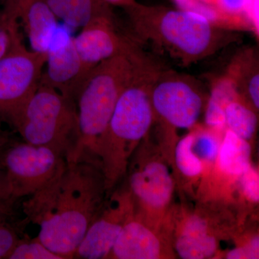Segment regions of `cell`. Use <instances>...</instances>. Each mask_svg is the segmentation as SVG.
Masks as SVG:
<instances>
[{
    "instance_id": "6da1fadb",
    "label": "cell",
    "mask_w": 259,
    "mask_h": 259,
    "mask_svg": "<svg viewBox=\"0 0 259 259\" xmlns=\"http://www.w3.org/2000/svg\"><path fill=\"white\" fill-rule=\"evenodd\" d=\"M107 196L98 160L65 161L52 180L23 202V212L40 228L37 238L63 259L74 258Z\"/></svg>"
},
{
    "instance_id": "7a4b0ae2",
    "label": "cell",
    "mask_w": 259,
    "mask_h": 259,
    "mask_svg": "<svg viewBox=\"0 0 259 259\" xmlns=\"http://www.w3.org/2000/svg\"><path fill=\"white\" fill-rule=\"evenodd\" d=\"M125 9L131 39L141 48H152L185 67L239 40L237 31L221 28L187 10L144 6L136 2Z\"/></svg>"
},
{
    "instance_id": "3957f363",
    "label": "cell",
    "mask_w": 259,
    "mask_h": 259,
    "mask_svg": "<svg viewBox=\"0 0 259 259\" xmlns=\"http://www.w3.org/2000/svg\"><path fill=\"white\" fill-rule=\"evenodd\" d=\"M163 66L150 56L117 100L98 153L107 194L126 175L130 158L154 122L151 90Z\"/></svg>"
},
{
    "instance_id": "277c9868",
    "label": "cell",
    "mask_w": 259,
    "mask_h": 259,
    "mask_svg": "<svg viewBox=\"0 0 259 259\" xmlns=\"http://www.w3.org/2000/svg\"><path fill=\"white\" fill-rule=\"evenodd\" d=\"M149 57L144 49L140 48L134 52L102 61L90 71L75 98L79 140L70 161L83 158L99 161L100 144L117 100Z\"/></svg>"
},
{
    "instance_id": "5b68a950",
    "label": "cell",
    "mask_w": 259,
    "mask_h": 259,
    "mask_svg": "<svg viewBox=\"0 0 259 259\" xmlns=\"http://www.w3.org/2000/svg\"><path fill=\"white\" fill-rule=\"evenodd\" d=\"M13 126L25 142L54 148L72 159L79 140L74 99L40 83Z\"/></svg>"
},
{
    "instance_id": "8992f818",
    "label": "cell",
    "mask_w": 259,
    "mask_h": 259,
    "mask_svg": "<svg viewBox=\"0 0 259 259\" xmlns=\"http://www.w3.org/2000/svg\"><path fill=\"white\" fill-rule=\"evenodd\" d=\"M209 95L194 76L163 66L151 90L155 120L171 128H192L206 108Z\"/></svg>"
},
{
    "instance_id": "52a82bcc",
    "label": "cell",
    "mask_w": 259,
    "mask_h": 259,
    "mask_svg": "<svg viewBox=\"0 0 259 259\" xmlns=\"http://www.w3.org/2000/svg\"><path fill=\"white\" fill-rule=\"evenodd\" d=\"M66 158L54 148L23 142L8 144L0 153L12 201L30 197L49 183Z\"/></svg>"
},
{
    "instance_id": "ba28073f",
    "label": "cell",
    "mask_w": 259,
    "mask_h": 259,
    "mask_svg": "<svg viewBox=\"0 0 259 259\" xmlns=\"http://www.w3.org/2000/svg\"><path fill=\"white\" fill-rule=\"evenodd\" d=\"M47 56L20 40L0 59V118L14 123L40 84Z\"/></svg>"
},
{
    "instance_id": "9c48e42d",
    "label": "cell",
    "mask_w": 259,
    "mask_h": 259,
    "mask_svg": "<svg viewBox=\"0 0 259 259\" xmlns=\"http://www.w3.org/2000/svg\"><path fill=\"white\" fill-rule=\"evenodd\" d=\"M135 151L127 168L133 202L139 204L144 214H151L155 220L161 219L175 191L171 170L158 153L147 156L141 143Z\"/></svg>"
},
{
    "instance_id": "30bf717a",
    "label": "cell",
    "mask_w": 259,
    "mask_h": 259,
    "mask_svg": "<svg viewBox=\"0 0 259 259\" xmlns=\"http://www.w3.org/2000/svg\"><path fill=\"white\" fill-rule=\"evenodd\" d=\"M110 199L89 228L74 258H108L122 228L135 212L129 190L115 192Z\"/></svg>"
},
{
    "instance_id": "8fae6325",
    "label": "cell",
    "mask_w": 259,
    "mask_h": 259,
    "mask_svg": "<svg viewBox=\"0 0 259 259\" xmlns=\"http://www.w3.org/2000/svg\"><path fill=\"white\" fill-rule=\"evenodd\" d=\"M73 41L88 73L102 61L141 48L128 35L121 33L115 20L111 19H100L88 24L73 37Z\"/></svg>"
},
{
    "instance_id": "7c38bea8",
    "label": "cell",
    "mask_w": 259,
    "mask_h": 259,
    "mask_svg": "<svg viewBox=\"0 0 259 259\" xmlns=\"http://www.w3.org/2000/svg\"><path fill=\"white\" fill-rule=\"evenodd\" d=\"M45 66L40 83L56 89L71 98H76L88 73L73 41L68 37L64 41L54 42L48 51Z\"/></svg>"
},
{
    "instance_id": "4fadbf2b",
    "label": "cell",
    "mask_w": 259,
    "mask_h": 259,
    "mask_svg": "<svg viewBox=\"0 0 259 259\" xmlns=\"http://www.w3.org/2000/svg\"><path fill=\"white\" fill-rule=\"evenodd\" d=\"M164 243L155 228L133 214L122 228L107 258H165Z\"/></svg>"
},
{
    "instance_id": "5bb4252c",
    "label": "cell",
    "mask_w": 259,
    "mask_h": 259,
    "mask_svg": "<svg viewBox=\"0 0 259 259\" xmlns=\"http://www.w3.org/2000/svg\"><path fill=\"white\" fill-rule=\"evenodd\" d=\"M13 9L23 23L32 51L47 54L55 42L58 19L45 0H19Z\"/></svg>"
},
{
    "instance_id": "9a60e30c",
    "label": "cell",
    "mask_w": 259,
    "mask_h": 259,
    "mask_svg": "<svg viewBox=\"0 0 259 259\" xmlns=\"http://www.w3.org/2000/svg\"><path fill=\"white\" fill-rule=\"evenodd\" d=\"M225 76L234 85L238 95L255 111L259 108L258 51L246 48L233 56Z\"/></svg>"
},
{
    "instance_id": "2e32d148",
    "label": "cell",
    "mask_w": 259,
    "mask_h": 259,
    "mask_svg": "<svg viewBox=\"0 0 259 259\" xmlns=\"http://www.w3.org/2000/svg\"><path fill=\"white\" fill-rule=\"evenodd\" d=\"M56 18L72 28H83L100 19H114L104 0H45Z\"/></svg>"
},
{
    "instance_id": "e0dca14e",
    "label": "cell",
    "mask_w": 259,
    "mask_h": 259,
    "mask_svg": "<svg viewBox=\"0 0 259 259\" xmlns=\"http://www.w3.org/2000/svg\"><path fill=\"white\" fill-rule=\"evenodd\" d=\"M250 157L251 148L248 141L227 130L218 155L221 171L239 177L251 166Z\"/></svg>"
},
{
    "instance_id": "ac0fdd59",
    "label": "cell",
    "mask_w": 259,
    "mask_h": 259,
    "mask_svg": "<svg viewBox=\"0 0 259 259\" xmlns=\"http://www.w3.org/2000/svg\"><path fill=\"white\" fill-rule=\"evenodd\" d=\"M256 112L241 97H238L230 102L225 108L226 126L241 139L250 141L258 125Z\"/></svg>"
},
{
    "instance_id": "d6986e66",
    "label": "cell",
    "mask_w": 259,
    "mask_h": 259,
    "mask_svg": "<svg viewBox=\"0 0 259 259\" xmlns=\"http://www.w3.org/2000/svg\"><path fill=\"white\" fill-rule=\"evenodd\" d=\"M193 132L179 141L175 147V160L177 170L182 176L193 179L200 176L203 171V163L192 150Z\"/></svg>"
},
{
    "instance_id": "ffe728a7",
    "label": "cell",
    "mask_w": 259,
    "mask_h": 259,
    "mask_svg": "<svg viewBox=\"0 0 259 259\" xmlns=\"http://www.w3.org/2000/svg\"><path fill=\"white\" fill-rule=\"evenodd\" d=\"M8 259H63L60 255L51 251L37 238L31 241L19 240Z\"/></svg>"
},
{
    "instance_id": "44dd1931",
    "label": "cell",
    "mask_w": 259,
    "mask_h": 259,
    "mask_svg": "<svg viewBox=\"0 0 259 259\" xmlns=\"http://www.w3.org/2000/svg\"><path fill=\"white\" fill-rule=\"evenodd\" d=\"M20 40L17 18L13 10L0 13V59Z\"/></svg>"
},
{
    "instance_id": "7402d4cb",
    "label": "cell",
    "mask_w": 259,
    "mask_h": 259,
    "mask_svg": "<svg viewBox=\"0 0 259 259\" xmlns=\"http://www.w3.org/2000/svg\"><path fill=\"white\" fill-rule=\"evenodd\" d=\"M194 139L192 150L194 154L201 160L212 163L218 158L219 141L209 131L193 132Z\"/></svg>"
},
{
    "instance_id": "603a6c76",
    "label": "cell",
    "mask_w": 259,
    "mask_h": 259,
    "mask_svg": "<svg viewBox=\"0 0 259 259\" xmlns=\"http://www.w3.org/2000/svg\"><path fill=\"white\" fill-rule=\"evenodd\" d=\"M240 183L245 199L253 203H258L259 177L258 171L250 166L246 171L240 175Z\"/></svg>"
},
{
    "instance_id": "cb8c5ba5",
    "label": "cell",
    "mask_w": 259,
    "mask_h": 259,
    "mask_svg": "<svg viewBox=\"0 0 259 259\" xmlns=\"http://www.w3.org/2000/svg\"><path fill=\"white\" fill-rule=\"evenodd\" d=\"M19 240L14 230L0 218V258H8Z\"/></svg>"
},
{
    "instance_id": "d4e9b609",
    "label": "cell",
    "mask_w": 259,
    "mask_h": 259,
    "mask_svg": "<svg viewBox=\"0 0 259 259\" xmlns=\"http://www.w3.org/2000/svg\"><path fill=\"white\" fill-rule=\"evenodd\" d=\"M197 1L203 7L204 18L218 25L215 9L218 0H197Z\"/></svg>"
},
{
    "instance_id": "484cf974",
    "label": "cell",
    "mask_w": 259,
    "mask_h": 259,
    "mask_svg": "<svg viewBox=\"0 0 259 259\" xmlns=\"http://www.w3.org/2000/svg\"><path fill=\"white\" fill-rule=\"evenodd\" d=\"M12 201L10 199L9 190H8V182L4 169L0 164V206L5 202Z\"/></svg>"
},
{
    "instance_id": "4316f807",
    "label": "cell",
    "mask_w": 259,
    "mask_h": 259,
    "mask_svg": "<svg viewBox=\"0 0 259 259\" xmlns=\"http://www.w3.org/2000/svg\"><path fill=\"white\" fill-rule=\"evenodd\" d=\"M107 4L112 5H118L124 8L129 6L135 3L134 0H104Z\"/></svg>"
},
{
    "instance_id": "83f0119b",
    "label": "cell",
    "mask_w": 259,
    "mask_h": 259,
    "mask_svg": "<svg viewBox=\"0 0 259 259\" xmlns=\"http://www.w3.org/2000/svg\"><path fill=\"white\" fill-rule=\"evenodd\" d=\"M8 144H9V141H8V136L0 129V153Z\"/></svg>"
}]
</instances>
